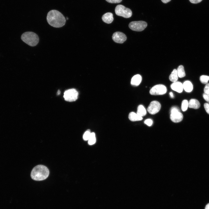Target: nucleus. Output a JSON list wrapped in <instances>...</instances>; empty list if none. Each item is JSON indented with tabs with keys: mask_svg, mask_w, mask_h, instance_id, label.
I'll use <instances>...</instances> for the list:
<instances>
[{
	"mask_svg": "<svg viewBox=\"0 0 209 209\" xmlns=\"http://www.w3.org/2000/svg\"><path fill=\"white\" fill-rule=\"evenodd\" d=\"M46 19L50 26L56 28L63 26L66 22L64 15L59 11L55 10H51L48 12Z\"/></svg>",
	"mask_w": 209,
	"mask_h": 209,
	"instance_id": "1",
	"label": "nucleus"
},
{
	"mask_svg": "<svg viewBox=\"0 0 209 209\" xmlns=\"http://www.w3.org/2000/svg\"><path fill=\"white\" fill-rule=\"evenodd\" d=\"M49 174V171L47 167L44 165H38L33 168L30 175L33 180L40 181L46 179Z\"/></svg>",
	"mask_w": 209,
	"mask_h": 209,
	"instance_id": "2",
	"label": "nucleus"
},
{
	"mask_svg": "<svg viewBox=\"0 0 209 209\" xmlns=\"http://www.w3.org/2000/svg\"><path fill=\"white\" fill-rule=\"evenodd\" d=\"M21 39L23 42L31 46H36L38 44L39 39L38 35L32 32H26L21 35Z\"/></svg>",
	"mask_w": 209,
	"mask_h": 209,
	"instance_id": "3",
	"label": "nucleus"
},
{
	"mask_svg": "<svg viewBox=\"0 0 209 209\" xmlns=\"http://www.w3.org/2000/svg\"><path fill=\"white\" fill-rule=\"evenodd\" d=\"M115 11L117 15L125 18H129L132 15V12L131 9L122 5H117L115 8Z\"/></svg>",
	"mask_w": 209,
	"mask_h": 209,
	"instance_id": "4",
	"label": "nucleus"
},
{
	"mask_svg": "<svg viewBox=\"0 0 209 209\" xmlns=\"http://www.w3.org/2000/svg\"><path fill=\"white\" fill-rule=\"evenodd\" d=\"M170 113V119L174 122H180L183 119V115L177 107L174 106L171 108Z\"/></svg>",
	"mask_w": 209,
	"mask_h": 209,
	"instance_id": "5",
	"label": "nucleus"
},
{
	"mask_svg": "<svg viewBox=\"0 0 209 209\" xmlns=\"http://www.w3.org/2000/svg\"><path fill=\"white\" fill-rule=\"evenodd\" d=\"M78 95L77 91L74 89L66 90L64 93V98L67 101L72 102L77 100Z\"/></svg>",
	"mask_w": 209,
	"mask_h": 209,
	"instance_id": "6",
	"label": "nucleus"
},
{
	"mask_svg": "<svg viewBox=\"0 0 209 209\" xmlns=\"http://www.w3.org/2000/svg\"><path fill=\"white\" fill-rule=\"evenodd\" d=\"M147 26V23L142 21H132L130 22L129 25V27L130 29L136 31L143 30Z\"/></svg>",
	"mask_w": 209,
	"mask_h": 209,
	"instance_id": "7",
	"label": "nucleus"
},
{
	"mask_svg": "<svg viewBox=\"0 0 209 209\" xmlns=\"http://www.w3.org/2000/svg\"><path fill=\"white\" fill-rule=\"evenodd\" d=\"M167 91L166 87L162 84L155 85L150 89V93L153 95H162L165 94Z\"/></svg>",
	"mask_w": 209,
	"mask_h": 209,
	"instance_id": "8",
	"label": "nucleus"
},
{
	"mask_svg": "<svg viewBox=\"0 0 209 209\" xmlns=\"http://www.w3.org/2000/svg\"><path fill=\"white\" fill-rule=\"evenodd\" d=\"M161 107L160 103L157 101L151 102L147 108V111L150 114L154 115L160 111Z\"/></svg>",
	"mask_w": 209,
	"mask_h": 209,
	"instance_id": "9",
	"label": "nucleus"
},
{
	"mask_svg": "<svg viewBox=\"0 0 209 209\" xmlns=\"http://www.w3.org/2000/svg\"><path fill=\"white\" fill-rule=\"evenodd\" d=\"M112 39L115 42L122 44L126 40L127 37L123 33L120 32H116L113 33L112 36Z\"/></svg>",
	"mask_w": 209,
	"mask_h": 209,
	"instance_id": "10",
	"label": "nucleus"
},
{
	"mask_svg": "<svg viewBox=\"0 0 209 209\" xmlns=\"http://www.w3.org/2000/svg\"><path fill=\"white\" fill-rule=\"evenodd\" d=\"M170 87L172 89L179 93H181L183 91V84L180 82H174L171 84Z\"/></svg>",
	"mask_w": 209,
	"mask_h": 209,
	"instance_id": "11",
	"label": "nucleus"
},
{
	"mask_svg": "<svg viewBox=\"0 0 209 209\" xmlns=\"http://www.w3.org/2000/svg\"><path fill=\"white\" fill-rule=\"evenodd\" d=\"M102 19L105 23L108 24H110L113 20V14L111 12H107L102 15Z\"/></svg>",
	"mask_w": 209,
	"mask_h": 209,
	"instance_id": "12",
	"label": "nucleus"
},
{
	"mask_svg": "<svg viewBox=\"0 0 209 209\" xmlns=\"http://www.w3.org/2000/svg\"><path fill=\"white\" fill-rule=\"evenodd\" d=\"M142 81V77L139 74L134 75L131 78V84L133 86H137L139 85Z\"/></svg>",
	"mask_w": 209,
	"mask_h": 209,
	"instance_id": "13",
	"label": "nucleus"
},
{
	"mask_svg": "<svg viewBox=\"0 0 209 209\" xmlns=\"http://www.w3.org/2000/svg\"><path fill=\"white\" fill-rule=\"evenodd\" d=\"M200 106L199 102L197 99H192L188 102V107L195 109H199Z\"/></svg>",
	"mask_w": 209,
	"mask_h": 209,
	"instance_id": "14",
	"label": "nucleus"
},
{
	"mask_svg": "<svg viewBox=\"0 0 209 209\" xmlns=\"http://www.w3.org/2000/svg\"><path fill=\"white\" fill-rule=\"evenodd\" d=\"M128 117L129 120L132 121H138L143 119L142 117L133 112H131L129 113Z\"/></svg>",
	"mask_w": 209,
	"mask_h": 209,
	"instance_id": "15",
	"label": "nucleus"
},
{
	"mask_svg": "<svg viewBox=\"0 0 209 209\" xmlns=\"http://www.w3.org/2000/svg\"><path fill=\"white\" fill-rule=\"evenodd\" d=\"M183 84V89L185 91L190 92L192 91L193 89V86L190 81H185Z\"/></svg>",
	"mask_w": 209,
	"mask_h": 209,
	"instance_id": "16",
	"label": "nucleus"
},
{
	"mask_svg": "<svg viewBox=\"0 0 209 209\" xmlns=\"http://www.w3.org/2000/svg\"><path fill=\"white\" fill-rule=\"evenodd\" d=\"M147 113L144 107L142 105H139L137 108V114L142 117L145 116Z\"/></svg>",
	"mask_w": 209,
	"mask_h": 209,
	"instance_id": "17",
	"label": "nucleus"
},
{
	"mask_svg": "<svg viewBox=\"0 0 209 209\" xmlns=\"http://www.w3.org/2000/svg\"><path fill=\"white\" fill-rule=\"evenodd\" d=\"M178 75L176 69H174L169 77L170 80L173 82H176L178 79Z\"/></svg>",
	"mask_w": 209,
	"mask_h": 209,
	"instance_id": "18",
	"label": "nucleus"
},
{
	"mask_svg": "<svg viewBox=\"0 0 209 209\" xmlns=\"http://www.w3.org/2000/svg\"><path fill=\"white\" fill-rule=\"evenodd\" d=\"M176 71L179 77L182 78L185 76V73L183 66L182 65L179 66L178 67Z\"/></svg>",
	"mask_w": 209,
	"mask_h": 209,
	"instance_id": "19",
	"label": "nucleus"
},
{
	"mask_svg": "<svg viewBox=\"0 0 209 209\" xmlns=\"http://www.w3.org/2000/svg\"><path fill=\"white\" fill-rule=\"evenodd\" d=\"M88 143L90 145L94 144L96 142L95 134L94 132H92L88 139Z\"/></svg>",
	"mask_w": 209,
	"mask_h": 209,
	"instance_id": "20",
	"label": "nucleus"
},
{
	"mask_svg": "<svg viewBox=\"0 0 209 209\" xmlns=\"http://www.w3.org/2000/svg\"><path fill=\"white\" fill-rule=\"evenodd\" d=\"M181 109L183 111H186L188 107V102L187 100H183L182 102Z\"/></svg>",
	"mask_w": 209,
	"mask_h": 209,
	"instance_id": "21",
	"label": "nucleus"
},
{
	"mask_svg": "<svg viewBox=\"0 0 209 209\" xmlns=\"http://www.w3.org/2000/svg\"><path fill=\"white\" fill-rule=\"evenodd\" d=\"M200 80L201 82L204 84H207L209 80V76L203 75L200 76Z\"/></svg>",
	"mask_w": 209,
	"mask_h": 209,
	"instance_id": "22",
	"label": "nucleus"
},
{
	"mask_svg": "<svg viewBox=\"0 0 209 209\" xmlns=\"http://www.w3.org/2000/svg\"><path fill=\"white\" fill-rule=\"evenodd\" d=\"M91 133L89 130H87L84 134L83 136V139L85 140H88Z\"/></svg>",
	"mask_w": 209,
	"mask_h": 209,
	"instance_id": "23",
	"label": "nucleus"
},
{
	"mask_svg": "<svg viewBox=\"0 0 209 209\" xmlns=\"http://www.w3.org/2000/svg\"><path fill=\"white\" fill-rule=\"evenodd\" d=\"M144 123L149 126H151L153 123V121L152 119H148L144 121Z\"/></svg>",
	"mask_w": 209,
	"mask_h": 209,
	"instance_id": "24",
	"label": "nucleus"
},
{
	"mask_svg": "<svg viewBox=\"0 0 209 209\" xmlns=\"http://www.w3.org/2000/svg\"><path fill=\"white\" fill-rule=\"evenodd\" d=\"M203 96L204 100L209 104V93H204Z\"/></svg>",
	"mask_w": 209,
	"mask_h": 209,
	"instance_id": "25",
	"label": "nucleus"
},
{
	"mask_svg": "<svg viewBox=\"0 0 209 209\" xmlns=\"http://www.w3.org/2000/svg\"><path fill=\"white\" fill-rule=\"evenodd\" d=\"M204 93H209V83L207 84L204 89Z\"/></svg>",
	"mask_w": 209,
	"mask_h": 209,
	"instance_id": "26",
	"label": "nucleus"
},
{
	"mask_svg": "<svg viewBox=\"0 0 209 209\" xmlns=\"http://www.w3.org/2000/svg\"><path fill=\"white\" fill-rule=\"evenodd\" d=\"M107 2L111 3H118L121 2L122 0H105Z\"/></svg>",
	"mask_w": 209,
	"mask_h": 209,
	"instance_id": "27",
	"label": "nucleus"
},
{
	"mask_svg": "<svg viewBox=\"0 0 209 209\" xmlns=\"http://www.w3.org/2000/svg\"><path fill=\"white\" fill-rule=\"evenodd\" d=\"M204 106L206 112L209 114V104L205 103L204 105Z\"/></svg>",
	"mask_w": 209,
	"mask_h": 209,
	"instance_id": "28",
	"label": "nucleus"
},
{
	"mask_svg": "<svg viewBox=\"0 0 209 209\" xmlns=\"http://www.w3.org/2000/svg\"><path fill=\"white\" fill-rule=\"evenodd\" d=\"M190 2L193 3H197L200 2L202 0H189Z\"/></svg>",
	"mask_w": 209,
	"mask_h": 209,
	"instance_id": "29",
	"label": "nucleus"
},
{
	"mask_svg": "<svg viewBox=\"0 0 209 209\" xmlns=\"http://www.w3.org/2000/svg\"><path fill=\"white\" fill-rule=\"evenodd\" d=\"M171 0H161L164 3H166L170 2Z\"/></svg>",
	"mask_w": 209,
	"mask_h": 209,
	"instance_id": "30",
	"label": "nucleus"
},
{
	"mask_svg": "<svg viewBox=\"0 0 209 209\" xmlns=\"http://www.w3.org/2000/svg\"><path fill=\"white\" fill-rule=\"evenodd\" d=\"M170 97L171 98H174V96L173 95V93L172 92H170Z\"/></svg>",
	"mask_w": 209,
	"mask_h": 209,
	"instance_id": "31",
	"label": "nucleus"
},
{
	"mask_svg": "<svg viewBox=\"0 0 209 209\" xmlns=\"http://www.w3.org/2000/svg\"><path fill=\"white\" fill-rule=\"evenodd\" d=\"M205 209H209V203L206 205Z\"/></svg>",
	"mask_w": 209,
	"mask_h": 209,
	"instance_id": "32",
	"label": "nucleus"
},
{
	"mask_svg": "<svg viewBox=\"0 0 209 209\" xmlns=\"http://www.w3.org/2000/svg\"><path fill=\"white\" fill-rule=\"evenodd\" d=\"M57 93L58 95L60 94V91H59V90L58 91V92H57Z\"/></svg>",
	"mask_w": 209,
	"mask_h": 209,
	"instance_id": "33",
	"label": "nucleus"
}]
</instances>
